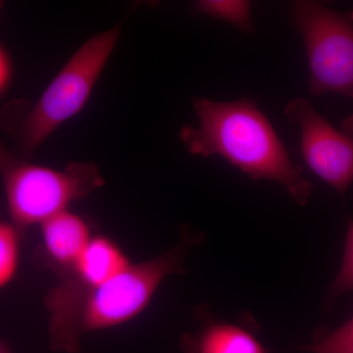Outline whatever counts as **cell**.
Returning <instances> with one entry per match:
<instances>
[{
	"instance_id": "ba28073f",
	"label": "cell",
	"mask_w": 353,
	"mask_h": 353,
	"mask_svg": "<svg viewBox=\"0 0 353 353\" xmlns=\"http://www.w3.org/2000/svg\"><path fill=\"white\" fill-rule=\"evenodd\" d=\"M41 225L46 254L64 272L68 271L92 240L88 225L68 210L53 215Z\"/></svg>"
},
{
	"instance_id": "8992f818",
	"label": "cell",
	"mask_w": 353,
	"mask_h": 353,
	"mask_svg": "<svg viewBox=\"0 0 353 353\" xmlns=\"http://www.w3.org/2000/svg\"><path fill=\"white\" fill-rule=\"evenodd\" d=\"M130 264L119 246L105 236L92 238L75 264L48 292L50 347L53 352H80L79 325L83 303L92 290Z\"/></svg>"
},
{
	"instance_id": "8fae6325",
	"label": "cell",
	"mask_w": 353,
	"mask_h": 353,
	"mask_svg": "<svg viewBox=\"0 0 353 353\" xmlns=\"http://www.w3.org/2000/svg\"><path fill=\"white\" fill-rule=\"evenodd\" d=\"M20 234L13 225L0 223V289L12 280L17 270Z\"/></svg>"
},
{
	"instance_id": "5bb4252c",
	"label": "cell",
	"mask_w": 353,
	"mask_h": 353,
	"mask_svg": "<svg viewBox=\"0 0 353 353\" xmlns=\"http://www.w3.org/2000/svg\"><path fill=\"white\" fill-rule=\"evenodd\" d=\"M10 78V64L6 53L0 46V94L6 88Z\"/></svg>"
},
{
	"instance_id": "3957f363",
	"label": "cell",
	"mask_w": 353,
	"mask_h": 353,
	"mask_svg": "<svg viewBox=\"0 0 353 353\" xmlns=\"http://www.w3.org/2000/svg\"><path fill=\"white\" fill-rule=\"evenodd\" d=\"M120 26L88 39L44 90L23 123L20 146L32 154L52 132L82 110L112 54Z\"/></svg>"
},
{
	"instance_id": "7c38bea8",
	"label": "cell",
	"mask_w": 353,
	"mask_h": 353,
	"mask_svg": "<svg viewBox=\"0 0 353 353\" xmlns=\"http://www.w3.org/2000/svg\"><path fill=\"white\" fill-rule=\"evenodd\" d=\"M301 350L309 353H353V317Z\"/></svg>"
},
{
	"instance_id": "e0dca14e",
	"label": "cell",
	"mask_w": 353,
	"mask_h": 353,
	"mask_svg": "<svg viewBox=\"0 0 353 353\" xmlns=\"http://www.w3.org/2000/svg\"><path fill=\"white\" fill-rule=\"evenodd\" d=\"M2 6H3V2L0 1V14H1Z\"/></svg>"
},
{
	"instance_id": "52a82bcc",
	"label": "cell",
	"mask_w": 353,
	"mask_h": 353,
	"mask_svg": "<svg viewBox=\"0 0 353 353\" xmlns=\"http://www.w3.org/2000/svg\"><path fill=\"white\" fill-rule=\"evenodd\" d=\"M285 114L301 130V154L313 173L345 194L353 183V139L339 131L304 97L292 99Z\"/></svg>"
},
{
	"instance_id": "4fadbf2b",
	"label": "cell",
	"mask_w": 353,
	"mask_h": 353,
	"mask_svg": "<svg viewBox=\"0 0 353 353\" xmlns=\"http://www.w3.org/2000/svg\"><path fill=\"white\" fill-rule=\"evenodd\" d=\"M353 290V221L348 223L345 252L338 275L330 287L327 303L332 304L338 297Z\"/></svg>"
},
{
	"instance_id": "6da1fadb",
	"label": "cell",
	"mask_w": 353,
	"mask_h": 353,
	"mask_svg": "<svg viewBox=\"0 0 353 353\" xmlns=\"http://www.w3.org/2000/svg\"><path fill=\"white\" fill-rule=\"evenodd\" d=\"M194 108L199 127L185 125L180 131L181 141L190 153L202 157L219 155L253 180L276 181L297 203H307L312 185L292 163L275 130L254 101L196 99Z\"/></svg>"
},
{
	"instance_id": "30bf717a",
	"label": "cell",
	"mask_w": 353,
	"mask_h": 353,
	"mask_svg": "<svg viewBox=\"0 0 353 353\" xmlns=\"http://www.w3.org/2000/svg\"><path fill=\"white\" fill-rule=\"evenodd\" d=\"M197 12L225 21L250 34L252 32V6L245 0H201L196 4Z\"/></svg>"
},
{
	"instance_id": "9a60e30c",
	"label": "cell",
	"mask_w": 353,
	"mask_h": 353,
	"mask_svg": "<svg viewBox=\"0 0 353 353\" xmlns=\"http://www.w3.org/2000/svg\"><path fill=\"white\" fill-rule=\"evenodd\" d=\"M341 132L347 134L350 138L353 139V114L345 118L341 123Z\"/></svg>"
},
{
	"instance_id": "5b68a950",
	"label": "cell",
	"mask_w": 353,
	"mask_h": 353,
	"mask_svg": "<svg viewBox=\"0 0 353 353\" xmlns=\"http://www.w3.org/2000/svg\"><path fill=\"white\" fill-rule=\"evenodd\" d=\"M196 241V236L188 234L169 252L141 263H130L119 274L92 290L81 313V336L87 332L119 326L139 315L165 279L185 271V255Z\"/></svg>"
},
{
	"instance_id": "2e32d148",
	"label": "cell",
	"mask_w": 353,
	"mask_h": 353,
	"mask_svg": "<svg viewBox=\"0 0 353 353\" xmlns=\"http://www.w3.org/2000/svg\"><path fill=\"white\" fill-rule=\"evenodd\" d=\"M0 353H11L10 348L7 345V343L1 340H0Z\"/></svg>"
},
{
	"instance_id": "277c9868",
	"label": "cell",
	"mask_w": 353,
	"mask_h": 353,
	"mask_svg": "<svg viewBox=\"0 0 353 353\" xmlns=\"http://www.w3.org/2000/svg\"><path fill=\"white\" fill-rule=\"evenodd\" d=\"M290 16L305 44L310 94L353 97V12L299 0L290 4Z\"/></svg>"
},
{
	"instance_id": "7a4b0ae2",
	"label": "cell",
	"mask_w": 353,
	"mask_h": 353,
	"mask_svg": "<svg viewBox=\"0 0 353 353\" xmlns=\"http://www.w3.org/2000/svg\"><path fill=\"white\" fill-rule=\"evenodd\" d=\"M0 176L12 225L20 234L67 210L72 201L88 196L104 183L94 164L72 162L57 170L18 159L1 143Z\"/></svg>"
},
{
	"instance_id": "9c48e42d",
	"label": "cell",
	"mask_w": 353,
	"mask_h": 353,
	"mask_svg": "<svg viewBox=\"0 0 353 353\" xmlns=\"http://www.w3.org/2000/svg\"><path fill=\"white\" fill-rule=\"evenodd\" d=\"M185 353H266L250 332L228 323H211L183 339Z\"/></svg>"
}]
</instances>
